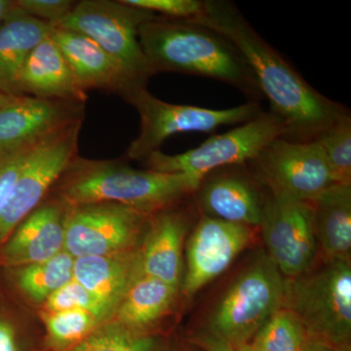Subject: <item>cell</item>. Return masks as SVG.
Here are the masks:
<instances>
[{"instance_id":"obj_28","label":"cell","mask_w":351,"mask_h":351,"mask_svg":"<svg viewBox=\"0 0 351 351\" xmlns=\"http://www.w3.org/2000/svg\"><path fill=\"white\" fill-rule=\"evenodd\" d=\"M336 182H351V114L346 113L315 138Z\"/></svg>"},{"instance_id":"obj_7","label":"cell","mask_w":351,"mask_h":351,"mask_svg":"<svg viewBox=\"0 0 351 351\" xmlns=\"http://www.w3.org/2000/svg\"><path fill=\"white\" fill-rule=\"evenodd\" d=\"M123 99L140 115V133L126 152V156L133 160H145L154 152L160 151L163 143L175 134L210 133L219 127L237 126L250 121L263 112L261 104L254 101L226 110L176 105L159 100L147 88L131 92Z\"/></svg>"},{"instance_id":"obj_13","label":"cell","mask_w":351,"mask_h":351,"mask_svg":"<svg viewBox=\"0 0 351 351\" xmlns=\"http://www.w3.org/2000/svg\"><path fill=\"white\" fill-rule=\"evenodd\" d=\"M254 237L255 228L203 216L186 246L182 292L191 297L223 274Z\"/></svg>"},{"instance_id":"obj_4","label":"cell","mask_w":351,"mask_h":351,"mask_svg":"<svg viewBox=\"0 0 351 351\" xmlns=\"http://www.w3.org/2000/svg\"><path fill=\"white\" fill-rule=\"evenodd\" d=\"M285 278V277H284ZM282 307L301 321L309 339L345 348L351 335V265L324 261L317 269L284 279Z\"/></svg>"},{"instance_id":"obj_8","label":"cell","mask_w":351,"mask_h":351,"mask_svg":"<svg viewBox=\"0 0 351 351\" xmlns=\"http://www.w3.org/2000/svg\"><path fill=\"white\" fill-rule=\"evenodd\" d=\"M285 135L282 119L270 110H263L255 119L208 138L195 149L175 156L158 151L145 160L149 170L202 179L219 168L248 163L270 143Z\"/></svg>"},{"instance_id":"obj_25","label":"cell","mask_w":351,"mask_h":351,"mask_svg":"<svg viewBox=\"0 0 351 351\" xmlns=\"http://www.w3.org/2000/svg\"><path fill=\"white\" fill-rule=\"evenodd\" d=\"M309 339L297 316L280 307L246 346L252 351H302Z\"/></svg>"},{"instance_id":"obj_15","label":"cell","mask_w":351,"mask_h":351,"mask_svg":"<svg viewBox=\"0 0 351 351\" xmlns=\"http://www.w3.org/2000/svg\"><path fill=\"white\" fill-rule=\"evenodd\" d=\"M83 114L77 101L18 97L0 108V151L38 142Z\"/></svg>"},{"instance_id":"obj_22","label":"cell","mask_w":351,"mask_h":351,"mask_svg":"<svg viewBox=\"0 0 351 351\" xmlns=\"http://www.w3.org/2000/svg\"><path fill=\"white\" fill-rule=\"evenodd\" d=\"M50 31L49 24L23 10L0 25V88L7 94L25 96L20 86L23 69Z\"/></svg>"},{"instance_id":"obj_23","label":"cell","mask_w":351,"mask_h":351,"mask_svg":"<svg viewBox=\"0 0 351 351\" xmlns=\"http://www.w3.org/2000/svg\"><path fill=\"white\" fill-rule=\"evenodd\" d=\"M178 292L179 289L159 279L142 276L117 307L114 321L131 331L142 332L168 313Z\"/></svg>"},{"instance_id":"obj_31","label":"cell","mask_w":351,"mask_h":351,"mask_svg":"<svg viewBox=\"0 0 351 351\" xmlns=\"http://www.w3.org/2000/svg\"><path fill=\"white\" fill-rule=\"evenodd\" d=\"M127 5L172 19L193 20L204 10V0H121Z\"/></svg>"},{"instance_id":"obj_5","label":"cell","mask_w":351,"mask_h":351,"mask_svg":"<svg viewBox=\"0 0 351 351\" xmlns=\"http://www.w3.org/2000/svg\"><path fill=\"white\" fill-rule=\"evenodd\" d=\"M284 276L269 256L254 258L226 289L208 315L205 331L226 348L248 345L270 316L282 307Z\"/></svg>"},{"instance_id":"obj_26","label":"cell","mask_w":351,"mask_h":351,"mask_svg":"<svg viewBox=\"0 0 351 351\" xmlns=\"http://www.w3.org/2000/svg\"><path fill=\"white\" fill-rule=\"evenodd\" d=\"M43 318L50 346L61 351L75 346L104 324L93 314L82 311L44 313Z\"/></svg>"},{"instance_id":"obj_17","label":"cell","mask_w":351,"mask_h":351,"mask_svg":"<svg viewBox=\"0 0 351 351\" xmlns=\"http://www.w3.org/2000/svg\"><path fill=\"white\" fill-rule=\"evenodd\" d=\"M53 39L80 86L88 89L108 90L123 98L136 91L119 64L100 46L84 34L50 25Z\"/></svg>"},{"instance_id":"obj_24","label":"cell","mask_w":351,"mask_h":351,"mask_svg":"<svg viewBox=\"0 0 351 351\" xmlns=\"http://www.w3.org/2000/svg\"><path fill=\"white\" fill-rule=\"evenodd\" d=\"M75 260L63 250L45 262L18 267L16 283L31 301L44 304L58 289L73 280Z\"/></svg>"},{"instance_id":"obj_16","label":"cell","mask_w":351,"mask_h":351,"mask_svg":"<svg viewBox=\"0 0 351 351\" xmlns=\"http://www.w3.org/2000/svg\"><path fill=\"white\" fill-rule=\"evenodd\" d=\"M60 203L39 205L0 247V261L20 267L50 260L64 250L66 210Z\"/></svg>"},{"instance_id":"obj_30","label":"cell","mask_w":351,"mask_h":351,"mask_svg":"<svg viewBox=\"0 0 351 351\" xmlns=\"http://www.w3.org/2000/svg\"><path fill=\"white\" fill-rule=\"evenodd\" d=\"M39 141L16 149L0 151V212L10 196L27 157Z\"/></svg>"},{"instance_id":"obj_27","label":"cell","mask_w":351,"mask_h":351,"mask_svg":"<svg viewBox=\"0 0 351 351\" xmlns=\"http://www.w3.org/2000/svg\"><path fill=\"white\" fill-rule=\"evenodd\" d=\"M154 339L131 331L117 321L104 323L89 336L64 351H152Z\"/></svg>"},{"instance_id":"obj_35","label":"cell","mask_w":351,"mask_h":351,"mask_svg":"<svg viewBox=\"0 0 351 351\" xmlns=\"http://www.w3.org/2000/svg\"><path fill=\"white\" fill-rule=\"evenodd\" d=\"M332 350L334 348H331V346L324 345V343H319V341L309 339L302 351H332Z\"/></svg>"},{"instance_id":"obj_29","label":"cell","mask_w":351,"mask_h":351,"mask_svg":"<svg viewBox=\"0 0 351 351\" xmlns=\"http://www.w3.org/2000/svg\"><path fill=\"white\" fill-rule=\"evenodd\" d=\"M44 307L46 313L63 311H86L93 314L103 323L108 322V318L114 316V311L107 302L83 287L75 279L58 289L44 302Z\"/></svg>"},{"instance_id":"obj_3","label":"cell","mask_w":351,"mask_h":351,"mask_svg":"<svg viewBox=\"0 0 351 351\" xmlns=\"http://www.w3.org/2000/svg\"><path fill=\"white\" fill-rule=\"evenodd\" d=\"M62 198L66 204L117 203L145 214L174 206L195 193L201 180L184 174L137 170L119 161L76 156L64 171Z\"/></svg>"},{"instance_id":"obj_1","label":"cell","mask_w":351,"mask_h":351,"mask_svg":"<svg viewBox=\"0 0 351 351\" xmlns=\"http://www.w3.org/2000/svg\"><path fill=\"white\" fill-rule=\"evenodd\" d=\"M226 36L249 64L270 112L282 119L293 142H314L325 129L346 113L341 104L314 89L278 51L253 27L228 0H204L202 14L189 20Z\"/></svg>"},{"instance_id":"obj_37","label":"cell","mask_w":351,"mask_h":351,"mask_svg":"<svg viewBox=\"0 0 351 351\" xmlns=\"http://www.w3.org/2000/svg\"><path fill=\"white\" fill-rule=\"evenodd\" d=\"M332 351H348V346H345V348H334Z\"/></svg>"},{"instance_id":"obj_12","label":"cell","mask_w":351,"mask_h":351,"mask_svg":"<svg viewBox=\"0 0 351 351\" xmlns=\"http://www.w3.org/2000/svg\"><path fill=\"white\" fill-rule=\"evenodd\" d=\"M269 258L285 278L313 269L318 255L311 203L269 193L260 228Z\"/></svg>"},{"instance_id":"obj_38","label":"cell","mask_w":351,"mask_h":351,"mask_svg":"<svg viewBox=\"0 0 351 351\" xmlns=\"http://www.w3.org/2000/svg\"><path fill=\"white\" fill-rule=\"evenodd\" d=\"M237 350L239 351H252L249 350L248 348H247L246 346H241V348H237Z\"/></svg>"},{"instance_id":"obj_32","label":"cell","mask_w":351,"mask_h":351,"mask_svg":"<svg viewBox=\"0 0 351 351\" xmlns=\"http://www.w3.org/2000/svg\"><path fill=\"white\" fill-rule=\"evenodd\" d=\"M18 6L31 17L54 25L64 19L76 1L71 0H17Z\"/></svg>"},{"instance_id":"obj_2","label":"cell","mask_w":351,"mask_h":351,"mask_svg":"<svg viewBox=\"0 0 351 351\" xmlns=\"http://www.w3.org/2000/svg\"><path fill=\"white\" fill-rule=\"evenodd\" d=\"M138 40L154 73L202 76L241 92L248 101L263 99L253 71L226 36L189 20L156 15L138 29Z\"/></svg>"},{"instance_id":"obj_10","label":"cell","mask_w":351,"mask_h":351,"mask_svg":"<svg viewBox=\"0 0 351 351\" xmlns=\"http://www.w3.org/2000/svg\"><path fill=\"white\" fill-rule=\"evenodd\" d=\"M151 218L152 215L117 203L68 204L64 250L76 258L137 248Z\"/></svg>"},{"instance_id":"obj_11","label":"cell","mask_w":351,"mask_h":351,"mask_svg":"<svg viewBox=\"0 0 351 351\" xmlns=\"http://www.w3.org/2000/svg\"><path fill=\"white\" fill-rule=\"evenodd\" d=\"M252 177L269 193L313 200L336 184L320 145L278 138L246 164Z\"/></svg>"},{"instance_id":"obj_39","label":"cell","mask_w":351,"mask_h":351,"mask_svg":"<svg viewBox=\"0 0 351 351\" xmlns=\"http://www.w3.org/2000/svg\"><path fill=\"white\" fill-rule=\"evenodd\" d=\"M226 351H239V350H235V348H226Z\"/></svg>"},{"instance_id":"obj_33","label":"cell","mask_w":351,"mask_h":351,"mask_svg":"<svg viewBox=\"0 0 351 351\" xmlns=\"http://www.w3.org/2000/svg\"><path fill=\"white\" fill-rule=\"evenodd\" d=\"M0 351H18L15 330L10 323L0 319Z\"/></svg>"},{"instance_id":"obj_36","label":"cell","mask_w":351,"mask_h":351,"mask_svg":"<svg viewBox=\"0 0 351 351\" xmlns=\"http://www.w3.org/2000/svg\"><path fill=\"white\" fill-rule=\"evenodd\" d=\"M18 97H13L11 95L7 94L3 90L0 88V108L4 107L7 104L11 103L13 100H15Z\"/></svg>"},{"instance_id":"obj_21","label":"cell","mask_w":351,"mask_h":351,"mask_svg":"<svg viewBox=\"0 0 351 351\" xmlns=\"http://www.w3.org/2000/svg\"><path fill=\"white\" fill-rule=\"evenodd\" d=\"M309 203L318 251L324 261L350 262L351 182H336Z\"/></svg>"},{"instance_id":"obj_20","label":"cell","mask_w":351,"mask_h":351,"mask_svg":"<svg viewBox=\"0 0 351 351\" xmlns=\"http://www.w3.org/2000/svg\"><path fill=\"white\" fill-rule=\"evenodd\" d=\"M22 93L40 99L85 104L86 92L78 84L61 50L50 36L32 51L20 80Z\"/></svg>"},{"instance_id":"obj_9","label":"cell","mask_w":351,"mask_h":351,"mask_svg":"<svg viewBox=\"0 0 351 351\" xmlns=\"http://www.w3.org/2000/svg\"><path fill=\"white\" fill-rule=\"evenodd\" d=\"M82 119L46 136L34 147L0 212V247L21 221L40 204L51 186L77 156Z\"/></svg>"},{"instance_id":"obj_6","label":"cell","mask_w":351,"mask_h":351,"mask_svg":"<svg viewBox=\"0 0 351 351\" xmlns=\"http://www.w3.org/2000/svg\"><path fill=\"white\" fill-rule=\"evenodd\" d=\"M156 15L121 0H82L76 1L64 19L50 25L92 39L119 64L136 89H143L156 73L141 46L138 29Z\"/></svg>"},{"instance_id":"obj_14","label":"cell","mask_w":351,"mask_h":351,"mask_svg":"<svg viewBox=\"0 0 351 351\" xmlns=\"http://www.w3.org/2000/svg\"><path fill=\"white\" fill-rule=\"evenodd\" d=\"M203 216L258 228L265 197L246 164L208 173L195 191Z\"/></svg>"},{"instance_id":"obj_18","label":"cell","mask_w":351,"mask_h":351,"mask_svg":"<svg viewBox=\"0 0 351 351\" xmlns=\"http://www.w3.org/2000/svg\"><path fill=\"white\" fill-rule=\"evenodd\" d=\"M174 206L152 215L140 251L144 276L180 289L182 244L189 221L188 214Z\"/></svg>"},{"instance_id":"obj_34","label":"cell","mask_w":351,"mask_h":351,"mask_svg":"<svg viewBox=\"0 0 351 351\" xmlns=\"http://www.w3.org/2000/svg\"><path fill=\"white\" fill-rule=\"evenodd\" d=\"M21 11L17 0H0V25Z\"/></svg>"},{"instance_id":"obj_19","label":"cell","mask_w":351,"mask_h":351,"mask_svg":"<svg viewBox=\"0 0 351 351\" xmlns=\"http://www.w3.org/2000/svg\"><path fill=\"white\" fill-rule=\"evenodd\" d=\"M143 274L140 248L106 256L76 258L73 279L107 302L113 311Z\"/></svg>"}]
</instances>
